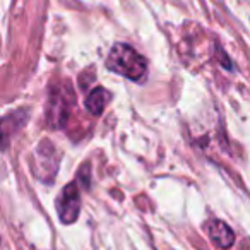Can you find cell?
<instances>
[{"mask_svg":"<svg viewBox=\"0 0 250 250\" xmlns=\"http://www.w3.org/2000/svg\"><path fill=\"white\" fill-rule=\"evenodd\" d=\"M106 69L134 83H143L147 76V60L127 43H117L106 57Z\"/></svg>","mask_w":250,"mask_h":250,"instance_id":"obj_1","label":"cell"},{"mask_svg":"<svg viewBox=\"0 0 250 250\" xmlns=\"http://www.w3.org/2000/svg\"><path fill=\"white\" fill-rule=\"evenodd\" d=\"M74 91L70 84L57 86L50 93L48 108H46V120L53 129H62L69 118V111L74 104Z\"/></svg>","mask_w":250,"mask_h":250,"instance_id":"obj_2","label":"cell"},{"mask_svg":"<svg viewBox=\"0 0 250 250\" xmlns=\"http://www.w3.org/2000/svg\"><path fill=\"white\" fill-rule=\"evenodd\" d=\"M55 206L60 221L63 225H72L74 221H77L81 212V192L76 182L63 187V190L60 192L59 199H57Z\"/></svg>","mask_w":250,"mask_h":250,"instance_id":"obj_3","label":"cell"},{"mask_svg":"<svg viewBox=\"0 0 250 250\" xmlns=\"http://www.w3.org/2000/svg\"><path fill=\"white\" fill-rule=\"evenodd\" d=\"M57 149L48 143V141H43V144H40L38 149H36V161L38 165H35V171L40 178L50 182L57 175V168L59 163L55 161Z\"/></svg>","mask_w":250,"mask_h":250,"instance_id":"obj_4","label":"cell"},{"mask_svg":"<svg viewBox=\"0 0 250 250\" xmlns=\"http://www.w3.org/2000/svg\"><path fill=\"white\" fill-rule=\"evenodd\" d=\"M206 231H208L209 238L212 240V243L223 250L231 249L233 243H235V233H233V229L225 221L209 219L206 223Z\"/></svg>","mask_w":250,"mask_h":250,"instance_id":"obj_5","label":"cell"},{"mask_svg":"<svg viewBox=\"0 0 250 250\" xmlns=\"http://www.w3.org/2000/svg\"><path fill=\"white\" fill-rule=\"evenodd\" d=\"M28 118H29V111H26L24 108L5 115L4 120H2V143H4V147H7L9 139H11L12 134L24 127Z\"/></svg>","mask_w":250,"mask_h":250,"instance_id":"obj_6","label":"cell"},{"mask_svg":"<svg viewBox=\"0 0 250 250\" xmlns=\"http://www.w3.org/2000/svg\"><path fill=\"white\" fill-rule=\"evenodd\" d=\"M110 98H111V94L108 93L104 87H100V86L94 87V89L91 91V93L87 94V98H86L87 111H89L91 115H94V117L101 115L104 111V108H106Z\"/></svg>","mask_w":250,"mask_h":250,"instance_id":"obj_7","label":"cell"}]
</instances>
